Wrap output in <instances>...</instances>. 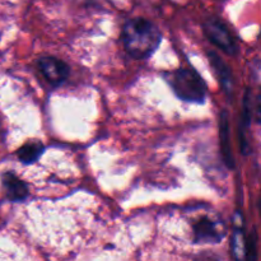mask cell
Wrapping results in <instances>:
<instances>
[{
	"mask_svg": "<svg viewBox=\"0 0 261 261\" xmlns=\"http://www.w3.org/2000/svg\"><path fill=\"white\" fill-rule=\"evenodd\" d=\"M161 31L145 18H132L122 25L121 41L125 50L134 59L152 55L161 43Z\"/></svg>",
	"mask_w": 261,
	"mask_h": 261,
	"instance_id": "6da1fadb",
	"label": "cell"
},
{
	"mask_svg": "<svg viewBox=\"0 0 261 261\" xmlns=\"http://www.w3.org/2000/svg\"><path fill=\"white\" fill-rule=\"evenodd\" d=\"M168 83L178 98L186 102H204L206 96L205 82L191 69H178L166 75Z\"/></svg>",
	"mask_w": 261,
	"mask_h": 261,
	"instance_id": "7a4b0ae2",
	"label": "cell"
},
{
	"mask_svg": "<svg viewBox=\"0 0 261 261\" xmlns=\"http://www.w3.org/2000/svg\"><path fill=\"white\" fill-rule=\"evenodd\" d=\"M203 30L206 37L224 53L233 55L237 53V45L227 25L217 17H209L204 20Z\"/></svg>",
	"mask_w": 261,
	"mask_h": 261,
	"instance_id": "3957f363",
	"label": "cell"
},
{
	"mask_svg": "<svg viewBox=\"0 0 261 261\" xmlns=\"http://www.w3.org/2000/svg\"><path fill=\"white\" fill-rule=\"evenodd\" d=\"M194 241L198 244H218L226 234V228L221 221L201 217L194 223Z\"/></svg>",
	"mask_w": 261,
	"mask_h": 261,
	"instance_id": "277c9868",
	"label": "cell"
},
{
	"mask_svg": "<svg viewBox=\"0 0 261 261\" xmlns=\"http://www.w3.org/2000/svg\"><path fill=\"white\" fill-rule=\"evenodd\" d=\"M38 68L46 81L51 86H60L69 75V66L63 60L54 56H43L38 59Z\"/></svg>",
	"mask_w": 261,
	"mask_h": 261,
	"instance_id": "5b68a950",
	"label": "cell"
},
{
	"mask_svg": "<svg viewBox=\"0 0 261 261\" xmlns=\"http://www.w3.org/2000/svg\"><path fill=\"white\" fill-rule=\"evenodd\" d=\"M3 186H4L7 198L10 201H22L30 194L28 186L25 185L24 181L17 177L13 172L4 173V176H3Z\"/></svg>",
	"mask_w": 261,
	"mask_h": 261,
	"instance_id": "8992f818",
	"label": "cell"
},
{
	"mask_svg": "<svg viewBox=\"0 0 261 261\" xmlns=\"http://www.w3.org/2000/svg\"><path fill=\"white\" fill-rule=\"evenodd\" d=\"M219 137H221V149L223 160L229 168L233 167V155L231 149V140H229V124L227 112L223 111L221 114V121H219Z\"/></svg>",
	"mask_w": 261,
	"mask_h": 261,
	"instance_id": "52a82bcc",
	"label": "cell"
},
{
	"mask_svg": "<svg viewBox=\"0 0 261 261\" xmlns=\"http://www.w3.org/2000/svg\"><path fill=\"white\" fill-rule=\"evenodd\" d=\"M209 60H211V65L213 66V69L216 70L217 76L219 78V82H221L222 87L226 91V93H231L232 91V74L231 70H229L228 66L226 65L223 60L221 59V56L218 54H216L214 51H211L208 54Z\"/></svg>",
	"mask_w": 261,
	"mask_h": 261,
	"instance_id": "ba28073f",
	"label": "cell"
},
{
	"mask_svg": "<svg viewBox=\"0 0 261 261\" xmlns=\"http://www.w3.org/2000/svg\"><path fill=\"white\" fill-rule=\"evenodd\" d=\"M43 145L40 142H30L17 150V157L24 165H31L36 162L43 153Z\"/></svg>",
	"mask_w": 261,
	"mask_h": 261,
	"instance_id": "9c48e42d",
	"label": "cell"
},
{
	"mask_svg": "<svg viewBox=\"0 0 261 261\" xmlns=\"http://www.w3.org/2000/svg\"><path fill=\"white\" fill-rule=\"evenodd\" d=\"M232 254L236 261L246 260V242L244 239V231L236 227L232 234Z\"/></svg>",
	"mask_w": 261,
	"mask_h": 261,
	"instance_id": "30bf717a",
	"label": "cell"
},
{
	"mask_svg": "<svg viewBox=\"0 0 261 261\" xmlns=\"http://www.w3.org/2000/svg\"><path fill=\"white\" fill-rule=\"evenodd\" d=\"M255 119L261 124V93L257 96L256 103H255Z\"/></svg>",
	"mask_w": 261,
	"mask_h": 261,
	"instance_id": "8fae6325",
	"label": "cell"
},
{
	"mask_svg": "<svg viewBox=\"0 0 261 261\" xmlns=\"http://www.w3.org/2000/svg\"><path fill=\"white\" fill-rule=\"evenodd\" d=\"M196 261H219L216 256H213V254H200L199 259Z\"/></svg>",
	"mask_w": 261,
	"mask_h": 261,
	"instance_id": "7c38bea8",
	"label": "cell"
}]
</instances>
